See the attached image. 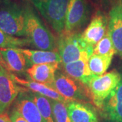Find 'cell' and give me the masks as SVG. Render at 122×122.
Segmentation results:
<instances>
[{
    "instance_id": "1",
    "label": "cell",
    "mask_w": 122,
    "mask_h": 122,
    "mask_svg": "<svg viewBox=\"0 0 122 122\" xmlns=\"http://www.w3.org/2000/svg\"><path fill=\"white\" fill-rule=\"evenodd\" d=\"M56 48L62 65L80 59L89 58L94 52V47L83 41L80 33H67L63 31L58 35Z\"/></svg>"
},
{
    "instance_id": "2",
    "label": "cell",
    "mask_w": 122,
    "mask_h": 122,
    "mask_svg": "<svg viewBox=\"0 0 122 122\" xmlns=\"http://www.w3.org/2000/svg\"><path fill=\"white\" fill-rule=\"evenodd\" d=\"M26 37L36 48L53 51L56 48L54 37L29 5L25 7Z\"/></svg>"
},
{
    "instance_id": "3",
    "label": "cell",
    "mask_w": 122,
    "mask_h": 122,
    "mask_svg": "<svg viewBox=\"0 0 122 122\" xmlns=\"http://www.w3.org/2000/svg\"><path fill=\"white\" fill-rule=\"evenodd\" d=\"M0 29L14 37L26 36L25 8L14 0H0Z\"/></svg>"
},
{
    "instance_id": "4",
    "label": "cell",
    "mask_w": 122,
    "mask_h": 122,
    "mask_svg": "<svg viewBox=\"0 0 122 122\" xmlns=\"http://www.w3.org/2000/svg\"><path fill=\"white\" fill-rule=\"evenodd\" d=\"M69 0H30L32 4L57 35L65 29V17Z\"/></svg>"
},
{
    "instance_id": "5",
    "label": "cell",
    "mask_w": 122,
    "mask_h": 122,
    "mask_svg": "<svg viewBox=\"0 0 122 122\" xmlns=\"http://www.w3.org/2000/svg\"><path fill=\"white\" fill-rule=\"evenodd\" d=\"M52 87L68 100L92 102L87 86L63 73L59 69L56 72Z\"/></svg>"
},
{
    "instance_id": "6",
    "label": "cell",
    "mask_w": 122,
    "mask_h": 122,
    "mask_svg": "<svg viewBox=\"0 0 122 122\" xmlns=\"http://www.w3.org/2000/svg\"><path fill=\"white\" fill-rule=\"evenodd\" d=\"M122 74L113 70L98 77H94L87 84L92 102L100 109L107 96L117 87Z\"/></svg>"
},
{
    "instance_id": "7",
    "label": "cell",
    "mask_w": 122,
    "mask_h": 122,
    "mask_svg": "<svg viewBox=\"0 0 122 122\" xmlns=\"http://www.w3.org/2000/svg\"><path fill=\"white\" fill-rule=\"evenodd\" d=\"M89 0H69L65 23V32L78 33L89 22L92 14Z\"/></svg>"
},
{
    "instance_id": "8",
    "label": "cell",
    "mask_w": 122,
    "mask_h": 122,
    "mask_svg": "<svg viewBox=\"0 0 122 122\" xmlns=\"http://www.w3.org/2000/svg\"><path fill=\"white\" fill-rule=\"evenodd\" d=\"M25 89L14 81L10 72L0 66V115L5 113L18 94Z\"/></svg>"
},
{
    "instance_id": "9",
    "label": "cell",
    "mask_w": 122,
    "mask_h": 122,
    "mask_svg": "<svg viewBox=\"0 0 122 122\" xmlns=\"http://www.w3.org/2000/svg\"><path fill=\"white\" fill-rule=\"evenodd\" d=\"M117 87L103 102L100 109L102 117L108 122H122V73Z\"/></svg>"
},
{
    "instance_id": "10",
    "label": "cell",
    "mask_w": 122,
    "mask_h": 122,
    "mask_svg": "<svg viewBox=\"0 0 122 122\" xmlns=\"http://www.w3.org/2000/svg\"><path fill=\"white\" fill-rule=\"evenodd\" d=\"M107 30L108 16L104 12L97 10L81 33V37L86 44L94 48L103 38Z\"/></svg>"
},
{
    "instance_id": "11",
    "label": "cell",
    "mask_w": 122,
    "mask_h": 122,
    "mask_svg": "<svg viewBox=\"0 0 122 122\" xmlns=\"http://www.w3.org/2000/svg\"><path fill=\"white\" fill-rule=\"evenodd\" d=\"M108 32L113 44L115 54L122 58V3L118 1L109 10Z\"/></svg>"
},
{
    "instance_id": "12",
    "label": "cell",
    "mask_w": 122,
    "mask_h": 122,
    "mask_svg": "<svg viewBox=\"0 0 122 122\" xmlns=\"http://www.w3.org/2000/svg\"><path fill=\"white\" fill-rule=\"evenodd\" d=\"M14 109L28 122H46L27 89L18 94Z\"/></svg>"
},
{
    "instance_id": "13",
    "label": "cell",
    "mask_w": 122,
    "mask_h": 122,
    "mask_svg": "<svg viewBox=\"0 0 122 122\" xmlns=\"http://www.w3.org/2000/svg\"><path fill=\"white\" fill-rule=\"evenodd\" d=\"M66 105L73 122H99L96 110L89 102L71 100Z\"/></svg>"
},
{
    "instance_id": "14",
    "label": "cell",
    "mask_w": 122,
    "mask_h": 122,
    "mask_svg": "<svg viewBox=\"0 0 122 122\" xmlns=\"http://www.w3.org/2000/svg\"><path fill=\"white\" fill-rule=\"evenodd\" d=\"M59 66L60 63L58 62L34 65L29 67L26 73L32 81L46 84L52 87L56 72L59 69Z\"/></svg>"
},
{
    "instance_id": "15",
    "label": "cell",
    "mask_w": 122,
    "mask_h": 122,
    "mask_svg": "<svg viewBox=\"0 0 122 122\" xmlns=\"http://www.w3.org/2000/svg\"><path fill=\"white\" fill-rule=\"evenodd\" d=\"M0 52L5 62L7 71L15 74H22L26 72L28 69L26 58L20 48H1Z\"/></svg>"
},
{
    "instance_id": "16",
    "label": "cell",
    "mask_w": 122,
    "mask_h": 122,
    "mask_svg": "<svg viewBox=\"0 0 122 122\" xmlns=\"http://www.w3.org/2000/svg\"><path fill=\"white\" fill-rule=\"evenodd\" d=\"M12 76L14 79V81L18 84H19L22 87H25L29 91L39 94L40 95L46 96L52 100L62 101V102H64L66 103L71 100L65 98V97L62 96L61 94H59L56 90L52 89V87H50L46 84L39 83V82L24 79L18 77L14 73H12Z\"/></svg>"
},
{
    "instance_id": "17",
    "label": "cell",
    "mask_w": 122,
    "mask_h": 122,
    "mask_svg": "<svg viewBox=\"0 0 122 122\" xmlns=\"http://www.w3.org/2000/svg\"><path fill=\"white\" fill-rule=\"evenodd\" d=\"M21 52L26 58L28 68L34 65L44 63H62V60L59 54L54 51L35 50L26 48H20Z\"/></svg>"
},
{
    "instance_id": "18",
    "label": "cell",
    "mask_w": 122,
    "mask_h": 122,
    "mask_svg": "<svg viewBox=\"0 0 122 122\" xmlns=\"http://www.w3.org/2000/svg\"><path fill=\"white\" fill-rule=\"evenodd\" d=\"M88 60L89 58H83L62 65L66 74L87 86L92 78L94 77L89 69Z\"/></svg>"
},
{
    "instance_id": "19",
    "label": "cell",
    "mask_w": 122,
    "mask_h": 122,
    "mask_svg": "<svg viewBox=\"0 0 122 122\" xmlns=\"http://www.w3.org/2000/svg\"><path fill=\"white\" fill-rule=\"evenodd\" d=\"M113 56H101L92 54L88 60V66L90 73L94 77L105 74L111 63Z\"/></svg>"
},
{
    "instance_id": "20",
    "label": "cell",
    "mask_w": 122,
    "mask_h": 122,
    "mask_svg": "<svg viewBox=\"0 0 122 122\" xmlns=\"http://www.w3.org/2000/svg\"><path fill=\"white\" fill-rule=\"evenodd\" d=\"M29 93L46 122H56L50 99L46 96L32 92L29 91Z\"/></svg>"
},
{
    "instance_id": "21",
    "label": "cell",
    "mask_w": 122,
    "mask_h": 122,
    "mask_svg": "<svg viewBox=\"0 0 122 122\" xmlns=\"http://www.w3.org/2000/svg\"><path fill=\"white\" fill-rule=\"evenodd\" d=\"M30 41L5 33L0 29V49L1 48H22L29 46Z\"/></svg>"
},
{
    "instance_id": "22",
    "label": "cell",
    "mask_w": 122,
    "mask_h": 122,
    "mask_svg": "<svg viewBox=\"0 0 122 122\" xmlns=\"http://www.w3.org/2000/svg\"><path fill=\"white\" fill-rule=\"evenodd\" d=\"M93 54L101 56H113V55L115 54V50L108 30L103 38L94 46Z\"/></svg>"
},
{
    "instance_id": "23",
    "label": "cell",
    "mask_w": 122,
    "mask_h": 122,
    "mask_svg": "<svg viewBox=\"0 0 122 122\" xmlns=\"http://www.w3.org/2000/svg\"><path fill=\"white\" fill-rule=\"evenodd\" d=\"M56 122H73L69 117L66 102L50 99Z\"/></svg>"
},
{
    "instance_id": "24",
    "label": "cell",
    "mask_w": 122,
    "mask_h": 122,
    "mask_svg": "<svg viewBox=\"0 0 122 122\" xmlns=\"http://www.w3.org/2000/svg\"><path fill=\"white\" fill-rule=\"evenodd\" d=\"M92 5L97 10L106 12L111 9L120 0H89Z\"/></svg>"
},
{
    "instance_id": "25",
    "label": "cell",
    "mask_w": 122,
    "mask_h": 122,
    "mask_svg": "<svg viewBox=\"0 0 122 122\" xmlns=\"http://www.w3.org/2000/svg\"><path fill=\"white\" fill-rule=\"evenodd\" d=\"M10 116V118H11L12 122H28L22 117V115L19 113L16 110H15L14 109H13V110L12 111Z\"/></svg>"
},
{
    "instance_id": "26",
    "label": "cell",
    "mask_w": 122,
    "mask_h": 122,
    "mask_svg": "<svg viewBox=\"0 0 122 122\" xmlns=\"http://www.w3.org/2000/svg\"><path fill=\"white\" fill-rule=\"evenodd\" d=\"M0 122H12V121L10 116L5 113L0 115Z\"/></svg>"
},
{
    "instance_id": "27",
    "label": "cell",
    "mask_w": 122,
    "mask_h": 122,
    "mask_svg": "<svg viewBox=\"0 0 122 122\" xmlns=\"http://www.w3.org/2000/svg\"><path fill=\"white\" fill-rule=\"evenodd\" d=\"M0 66H1L2 67H4L5 69L7 70V66L5 64V62L4 59V57L1 54V52H0Z\"/></svg>"
},
{
    "instance_id": "28",
    "label": "cell",
    "mask_w": 122,
    "mask_h": 122,
    "mask_svg": "<svg viewBox=\"0 0 122 122\" xmlns=\"http://www.w3.org/2000/svg\"></svg>"
}]
</instances>
